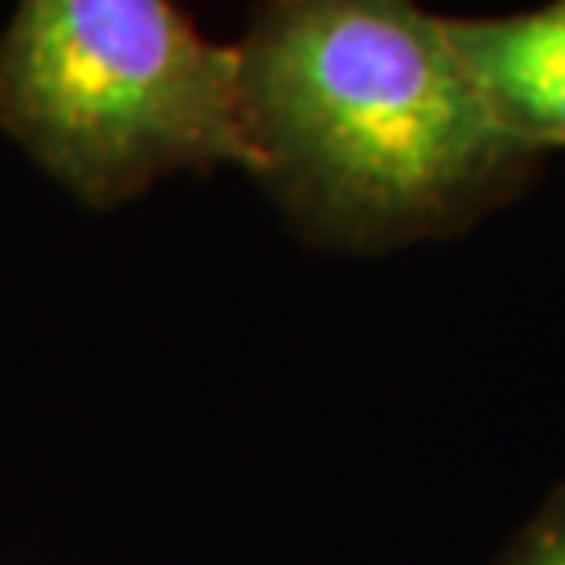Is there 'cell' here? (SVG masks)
<instances>
[{
	"label": "cell",
	"mask_w": 565,
	"mask_h": 565,
	"mask_svg": "<svg viewBox=\"0 0 565 565\" xmlns=\"http://www.w3.org/2000/svg\"><path fill=\"white\" fill-rule=\"evenodd\" d=\"M239 52L246 121L268 173H287L338 221H419L514 151L445 19L412 4H279Z\"/></svg>",
	"instance_id": "obj_1"
},
{
	"label": "cell",
	"mask_w": 565,
	"mask_h": 565,
	"mask_svg": "<svg viewBox=\"0 0 565 565\" xmlns=\"http://www.w3.org/2000/svg\"><path fill=\"white\" fill-rule=\"evenodd\" d=\"M518 565H565V518L540 533L533 544L525 547V555L518 558Z\"/></svg>",
	"instance_id": "obj_4"
},
{
	"label": "cell",
	"mask_w": 565,
	"mask_h": 565,
	"mask_svg": "<svg viewBox=\"0 0 565 565\" xmlns=\"http://www.w3.org/2000/svg\"><path fill=\"white\" fill-rule=\"evenodd\" d=\"M445 33L507 140L565 143V4L445 19Z\"/></svg>",
	"instance_id": "obj_3"
},
{
	"label": "cell",
	"mask_w": 565,
	"mask_h": 565,
	"mask_svg": "<svg viewBox=\"0 0 565 565\" xmlns=\"http://www.w3.org/2000/svg\"><path fill=\"white\" fill-rule=\"evenodd\" d=\"M0 121L85 202L137 195L177 166L268 173L243 52L162 0L22 4L0 38Z\"/></svg>",
	"instance_id": "obj_2"
}]
</instances>
